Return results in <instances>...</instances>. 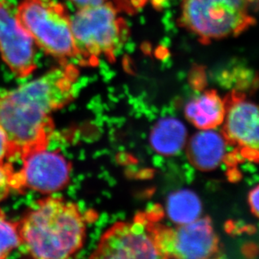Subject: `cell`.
I'll use <instances>...</instances> for the list:
<instances>
[{"instance_id": "1", "label": "cell", "mask_w": 259, "mask_h": 259, "mask_svg": "<svg viewBox=\"0 0 259 259\" xmlns=\"http://www.w3.org/2000/svg\"><path fill=\"white\" fill-rule=\"evenodd\" d=\"M77 78L78 69L66 61L17 88L0 90V127L15 158L49 147L53 114L73 99Z\"/></svg>"}, {"instance_id": "2", "label": "cell", "mask_w": 259, "mask_h": 259, "mask_svg": "<svg viewBox=\"0 0 259 259\" xmlns=\"http://www.w3.org/2000/svg\"><path fill=\"white\" fill-rule=\"evenodd\" d=\"M17 224L19 248L33 258H70L83 247L85 218L78 205L60 196L34 201Z\"/></svg>"}, {"instance_id": "3", "label": "cell", "mask_w": 259, "mask_h": 259, "mask_svg": "<svg viewBox=\"0 0 259 259\" xmlns=\"http://www.w3.org/2000/svg\"><path fill=\"white\" fill-rule=\"evenodd\" d=\"M113 3L78 9L71 17V29L76 49V58L81 63L93 65L99 57L110 61L127 39L130 29L118 15Z\"/></svg>"}, {"instance_id": "4", "label": "cell", "mask_w": 259, "mask_h": 259, "mask_svg": "<svg viewBox=\"0 0 259 259\" xmlns=\"http://www.w3.org/2000/svg\"><path fill=\"white\" fill-rule=\"evenodd\" d=\"M16 15L35 47L60 63L76 58L71 17L58 0H21Z\"/></svg>"}, {"instance_id": "5", "label": "cell", "mask_w": 259, "mask_h": 259, "mask_svg": "<svg viewBox=\"0 0 259 259\" xmlns=\"http://www.w3.org/2000/svg\"><path fill=\"white\" fill-rule=\"evenodd\" d=\"M254 0H181L180 23L203 44L237 36L255 24Z\"/></svg>"}, {"instance_id": "6", "label": "cell", "mask_w": 259, "mask_h": 259, "mask_svg": "<svg viewBox=\"0 0 259 259\" xmlns=\"http://www.w3.org/2000/svg\"><path fill=\"white\" fill-rule=\"evenodd\" d=\"M160 258L206 259L220 253L219 238L209 218L169 228L152 223Z\"/></svg>"}, {"instance_id": "7", "label": "cell", "mask_w": 259, "mask_h": 259, "mask_svg": "<svg viewBox=\"0 0 259 259\" xmlns=\"http://www.w3.org/2000/svg\"><path fill=\"white\" fill-rule=\"evenodd\" d=\"M93 258H160L152 222L139 217L133 223H118L101 237Z\"/></svg>"}, {"instance_id": "8", "label": "cell", "mask_w": 259, "mask_h": 259, "mask_svg": "<svg viewBox=\"0 0 259 259\" xmlns=\"http://www.w3.org/2000/svg\"><path fill=\"white\" fill-rule=\"evenodd\" d=\"M0 56L17 78H26L36 70L35 45L20 25L10 0H0Z\"/></svg>"}, {"instance_id": "9", "label": "cell", "mask_w": 259, "mask_h": 259, "mask_svg": "<svg viewBox=\"0 0 259 259\" xmlns=\"http://www.w3.org/2000/svg\"><path fill=\"white\" fill-rule=\"evenodd\" d=\"M20 159L22 167L18 173L24 191L29 189L50 195L65 188L70 181L71 164L60 152L46 148Z\"/></svg>"}, {"instance_id": "10", "label": "cell", "mask_w": 259, "mask_h": 259, "mask_svg": "<svg viewBox=\"0 0 259 259\" xmlns=\"http://www.w3.org/2000/svg\"><path fill=\"white\" fill-rule=\"evenodd\" d=\"M223 135L228 144L237 146L245 159H258V108L254 103L232 94L226 103Z\"/></svg>"}, {"instance_id": "11", "label": "cell", "mask_w": 259, "mask_h": 259, "mask_svg": "<svg viewBox=\"0 0 259 259\" xmlns=\"http://www.w3.org/2000/svg\"><path fill=\"white\" fill-rule=\"evenodd\" d=\"M228 144L223 134L214 130H200L189 140L187 155L196 169L210 171L225 159Z\"/></svg>"}, {"instance_id": "12", "label": "cell", "mask_w": 259, "mask_h": 259, "mask_svg": "<svg viewBox=\"0 0 259 259\" xmlns=\"http://www.w3.org/2000/svg\"><path fill=\"white\" fill-rule=\"evenodd\" d=\"M185 114L199 130H215L224 121L226 102L215 91H207L186 104Z\"/></svg>"}, {"instance_id": "13", "label": "cell", "mask_w": 259, "mask_h": 259, "mask_svg": "<svg viewBox=\"0 0 259 259\" xmlns=\"http://www.w3.org/2000/svg\"><path fill=\"white\" fill-rule=\"evenodd\" d=\"M187 143V130L176 117H164L154 125L150 144L154 151L164 156L176 155Z\"/></svg>"}, {"instance_id": "14", "label": "cell", "mask_w": 259, "mask_h": 259, "mask_svg": "<svg viewBox=\"0 0 259 259\" xmlns=\"http://www.w3.org/2000/svg\"><path fill=\"white\" fill-rule=\"evenodd\" d=\"M202 204L194 191L180 190L169 195L166 201V213L176 225L192 223L201 218Z\"/></svg>"}, {"instance_id": "15", "label": "cell", "mask_w": 259, "mask_h": 259, "mask_svg": "<svg viewBox=\"0 0 259 259\" xmlns=\"http://www.w3.org/2000/svg\"><path fill=\"white\" fill-rule=\"evenodd\" d=\"M20 237L17 223L8 219L0 209V259L6 258L20 247Z\"/></svg>"}, {"instance_id": "16", "label": "cell", "mask_w": 259, "mask_h": 259, "mask_svg": "<svg viewBox=\"0 0 259 259\" xmlns=\"http://www.w3.org/2000/svg\"><path fill=\"white\" fill-rule=\"evenodd\" d=\"M11 191L23 192L17 170L11 162L0 164V202L10 196Z\"/></svg>"}, {"instance_id": "17", "label": "cell", "mask_w": 259, "mask_h": 259, "mask_svg": "<svg viewBox=\"0 0 259 259\" xmlns=\"http://www.w3.org/2000/svg\"><path fill=\"white\" fill-rule=\"evenodd\" d=\"M149 0H113V5L118 12L135 15L144 7Z\"/></svg>"}, {"instance_id": "18", "label": "cell", "mask_w": 259, "mask_h": 259, "mask_svg": "<svg viewBox=\"0 0 259 259\" xmlns=\"http://www.w3.org/2000/svg\"><path fill=\"white\" fill-rule=\"evenodd\" d=\"M15 159L12 145L5 131L0 127V164L11 162Z\"/></svg>"}, {"instance_id": "19", "label": "cell", "mask_w": 259, "mask_h": 259, "mask_svg": "<svg viewBox=\"0 0 259 259\" xmlns=\"http://www.w3.org/2000/svg\"><path fill=\"white\" fill-rule=\"evenodd\" d=\"M259 189L258 186H255V188L252 189V191L250 192L248 196V202H249L250 207L252 210V213L256 217H258V207H259Z\"/></svg>"}, {"instance_id": "20", "label": "cell", "mask_w": 259, "mask_h": 259, "mask_svg": "<svg viewBox=\"0 0 259 259\" xmlns=\"http://www.w3.org/2000/svg\"><path fill=\"white\" fill-rule=\"evenodd\" d=\"M68 1L78 9H82V8L100 5V4L106 2L107 0H68Z\"/></svg>"}]
</instances>
